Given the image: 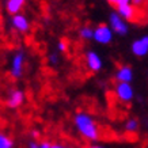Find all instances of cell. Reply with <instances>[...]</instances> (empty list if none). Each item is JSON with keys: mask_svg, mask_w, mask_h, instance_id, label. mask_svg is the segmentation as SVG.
Returning a JSON list of instances; mask_svg holds the SVG:
<instances>
[{"mask_svg": "<svg viewBox=\"0 0 148 148\" xmlns=\"http://www.w3.org/2000/svg\"><path fill=\"white\" fill-rule=\"evenodd\" d=\"M139 126L140 124L136 118H128L124 124V129H125L126 133H136L139 130Z\"/></svg>", "mask_w": 148, "mask_h": 148, "instance_id": "obj_13", "label": "cell"}, {"mask_svg": "<svg viewBox=\"0 0 148 148\" xmlns=\"http://www.w3.org/2000/svg\"><path fill=\"white\" fill-rule=\"evenodd\" d=\"M145 3H147V0H132V4L135 7H143Z\"/></svg>", "mask_w": 148, "mask_h": 148, "instance_id": "obj_19", "label": "cell"}, {"mask_svg": "<svg viewBox=\"0 0 148 148\" xmlns=\"http://www.w3.org/2000/svg\"><path fill=\"white\" fill-rule=\"evenodd\" d=\"M114 38V33L112 32V29L109 27V25L101 23L94 29V34H92V40L95 42H98L101 45H109Z\"/></svg>", "mask_w": 148, "mask_h": 148, "instance_id": "obj_2", "label": "cell"}, {"mask_svg": "<svg viewBox=\"0 0 148 148\" xmlns=\"http://www.w3.org/2000/svg\"><path fill=\"white\" fill-rule=\"evenodd\" d=\"M30 135H32V137L33 139H38V137H40L41 136V132L38 129H33L32 130V133H30Z\"/></svg>", "mask_w": 148, "mask_h": 148, "instance_id": "obj_21", "label": "cell"}, {"mask_svg": "<svg viewBox=\"0 0 148 148\" xmlns=\"http://www.w3.org/2000/svg\"><path fill=\"white\" fill-rule=\"evenodd\" d=\"M116 80L117 83H130L133 80V69L129 65H121L116 71Z\"/></svg>", "mask_w": 148, "mask_h": 148, "instance_id": "obj_11", "label": "cell"}, {"mask_svg": "<svg viewBox=\"0 0 148 148\" xmlns=\"http://www.w3.org/2000/svg\"><path fill=\"white\" fill-rule=\"evenodd\" d=\"M87 148H108L106 145H103V144H99V143H94V144H90Z\"/></svg>", "mask_w": 148, "mask_h": 148, "instance_id": "obj_23", "label": "cell"}, {"mask_svg": "<svg viewBox=\"0 0 148 148\" xmlns=\"http://www.w3.org/2000/svg\"><path fill=\"white\" fill-rule=\"evenodd\" d=\"M92 34H94V29L91 26H83L79 29V37L82 40L84 41H88V40H92Z\"/></svg>", "mask_w": 148, "mask_h": 148, "instance_id": "obj_14", "label": "cell"}, {"mask_svg": "<svg viewBox=\"0 0 148 148\" xmlns=\"http://www.w3.org/2000/svg\"><path fill=\"white\" fill-rule=\"evenodd\" d=\"M0 148H14V140L3 132H0Z\"/></svg>", "mask_w": 148, "mask_h": 148, "instance_id": "obj_15", "label": "cell"}, {"mask_svg": "<svg viewBox=\"0 0 148 148\" xmlns=\"http://www.w3.org/2000/svg\"><path fill=\"white\" fill-rule=\"evenodd\" d=\"M116 12L118 14L125 22H135V21H137V18H139L137 7H135L132 3L116 5Z\"/></svg>", "mask_w": 148, "mask_h": 148, "instance_id": "obj_5", "label": "cell"}, {"mask_svg": "<svg viewBox=\"0 0 148 148\" xmlns=\"http://www.w3.org/2000/svg\"><path fill=\"white\" fill-rule=\"evenodd\" d=\"M84 60H86V65H87V68L91 72H99L103 68L102 57L97 52H94V50H88L86 53Z\"/></svg>", "mask_w": 148, "mask_h": 148, "instance_id": "obj_7", "label": "cell"}, {"mask_svg": "<svg viewBox=\"0 0 148 148\" xmlns=\"http://www.w3.org/2000/svg\"><path fill=\"white\" fill-rule=\"evenodd\" d=\"M109 27L112 29V32L114 34H118V36H125L126 33H128V30H129L128 23L116 11L109 15Z\"/></svg>", "mask_w": 148, "mask_h": 148, "instance_id": "obj_4", "label": "cell"}, {"mask_svg": "<svg viewBox=\"0 0 148 148\" xmlns=\"http://www.w3.org/2000/svg\"><path fill=\"white\" fill-rule=\"evenodd\" d=\"M109 3H110V4H113V3H114V0H108Z\"/></svg>", "mask_w": 148, "mask_h": 148, "instance_id": "obj_25", "label": "cell"}, {"mask_svg": "<svg viewBox=\"0 0 148 148\" xmlns=\"http://www.w3.org/2000/svg\"><path fill=\"white\" fill-rule=\"evenodd\" d=\"M11 23H12L14 29L21 33H27L30 30V22H29V19L23 14H15V15H12Z\"/></svg>", "mask_w": 148, "mask_h": 148, "instance_id": "obj_10", "label": "cell"}, {"mask_svg": "<svg viewBox=\"0 0 148 148\" xmlns=\"http://www.w3.org/2000/svg\"><path fill=\"white\" fill-rule=\"evenodd\" d=\"M23 65H25V53L22 50H19L15 53L11 61V76L14 79H19L23 75Z\"/></svg>", "mask_w": 148, "mask_h": 148, "instance_id": "obj_6", "label": "cell"}, {"mask_svg": "<svg viewBox=\"0 0 148 148\" xmlns=\"http://www.w3.org/2000/svg\"><path fill=\"white\" fill-rule=\"evenodd\" d=\"M73 125L77 133L87 141H97L101 136V129L97 120L87 112H77L73 116Z\"/></svg>", "mask_w": 148, "mask_h": 148, "instance_id": "obj_1", "label": "cell"}, {"mask_svg": "<svg viewBox=\"0 0 148 148\" xmlns=\"http://www.w3.org/2000/svg\"><path fill=\"white\" fill-rule=\"evenodd\" d=\"M128 3H132V0H114L113 5H118V4H128Z\"/></svg>", "mask_w": 148, "mask_h": 148, "instance_id": "obj_20", "label": "cell"}, {"mask_svg": "<svg viewBox=\"0 0 148 148\" xmlns=\"http://www.w3.org/2000/svg\"><path fill=\"white\" fill-rule=\"evenodd\" d=\"M25 102V92L22 90H12L7 97V106L11 109H18Z\"/></svg>", "mask_w": 148, "mask_h": 148, "instance_id": "obj_9", "label": "cell"}, {"mask_svg": "<svg viewBox=\"0 0 148 148\" xmlns=\"http://www.w3.org/2000/svg\"><path fill=\"white\" fill-rule=\"evenodd\" d=\"M50 145H52V143H50V141H48V140H45V141H41V143H40V148H50Z\"/></svg>", "mask_w": 148, "mask_h": 148, "instance_id": "obj_22", "label": "cell"}, {"mask_svg": "<svg viewBox=\"0 0 148 148\" xmlns=\"http://www.w3.org/2000/svg\"><path fill=\"white\" fill-rule=\"evenodd\" d=\"M25 1L26 0H7V11L11 15H15V14H19V11L23 8L25 5Z\"/></svg>", "mask_w": 148, "mask_h": 148, "instance_id": "obj_12", "label": "cell"}, {"mask_svg": "<svg viewBox=\"0 0 148 148\" xmlns=\"http://www.w3.org/2000/svg\"><path fill=\"white\" fill-rule=\"evenodd\" d=\"M116 98L122 103H129L135 98V90L130 83H117L114 87Z\"/></svg>", "mask_w": 148, "mask_h": 148, "instance_id": "obj_3", "label": "cell"}, {"mask_svg": "<svg viewBox=\"0 0 148 148\" xmlns=\"http://www.w3.org/2000/svg\"><path fill=\"white\" fill-rule=\"evenodd\" d=\"M50 148H72L68 144H63V143H52Z\"/></svg>", "mask_w": 148, "mask_h": 148, "instance_id": "obj_18", "label": "cell"}, {"mask_svg": "<svg viewBox=\"0 0 148 148\" xmlns=\"http://www.w3.org/2000/svg\"><path fill=\"white\" fill-rule=\"evenodd\" d=\"M57 49L58 52H61V53H65L68 49V45H67V42L64 40H60L58 41V44H57Z\"/></svg>", "mask_w": 148, "mask_h": 148, "instance_id": "obj_16", "label": "cell"}, {"mask_svg": "<svg viewBox=\"0 0 148 148\" xmlns=\"http://www.w3.org/2000/svg\"><path fill=\"white\" fill-rule=\"evenodd\" d=\"M48 60H49L50 65H57V64H58V56H57V54H54V53L49 54Z\"/></svg>", "mask_w": 148, "mask_h": 148, "instance_id": "obj_17", "label": "cell"}, {"mask_svg": "<svg viewBox=\"0 0 148 148\" xmlns=\"http://www.w3.org/2000/svg\"><path fill=\"white\" fill-rule=\"evenodd\" d=\"M132 53L136 57H144L148 54V36H141L140 38L133 41V44L130 46Z\"/></svg>", "mask_w": 148, "mask_h": 148, "instance_id": "obj_8", "label": "cell"}, {"mask_svg": "<svg viewBox=\"0 0 148 148\" xmlns=\"http://www.w3.org/2000/svg\"><path fill=\"white\" fill-rule=\"evenodd\" d=\"M29 148H40V143L38 141H30L29 143Z\"/></svg>", "mask_w": 148, "mask_h": 148, "instance_id": "obj_24", "label": "cell"}]
</instances>
